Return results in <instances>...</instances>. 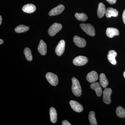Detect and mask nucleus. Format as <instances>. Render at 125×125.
I'll return each instance as SVG.
<instances>
[{
  "mask_svg": "<svg viewBox=\"0 0 125 125\" xmlns=\"http://www.w3.org/2000/svg\"><path fill=\"white\" fill-rule=\"evenodd\" d=\"M72 90L75 96L80 97L82 94V89L78 79L74 77L72 78Z\"/></svg>",
  "mask_w": 125,
  "mask_h": 125,
  "instance_id": "nucleus-1",
  "label": "nucleus"
},
{
  "mask_svg": "<svg viewBox=\"0 0 125 125\" xmlns=\"http://www.w3.org/2000/svg\"><path fill=\"white\" fill-rule=\"evenodd\" d=\"M80 27L88 35L92 37L95 36V30L92 25L90 24H81Z\"/></svg>",
  "mask_w": 125,
  "mask_h": 125,
  "instance_id": "nucleus-2",
  "label": "nucleus"
},
{
  "mask_svg": "<svg viewBox=\"0 0 125 125\" xmlns=\"http://www.w3.org/2000/svg\"><path fill=\"white\" fill-rule=\"evenodd\" d=\"M62 28V25L58 23H54L48 29V34L49 36L52 37L55 35Z\"/></svg>",
  "mask_w": 125,
  "mask_h": 125,
  "instance_id": "nucleus-3",
  "label": "nucleus"
},
{
  "mask_svg": "<svg viewBox=\"0 0 125 125\" xmlns=\"http://www.w3.org/2000/svg\"><path fill=\"white\" fill-rule=\"evenodd\" d=\"M46 77L47 80L51 85L52 86H55L58 84V76L55 74L51 72H48L46 74Z\"/></svg>",
  "mask_w": 125,
  "mask_h": 125,
  "instance_id": "nucleus-4",
  "label": "nucleus"
},
{
  "mask_svg": "<svg viewBox=\"0 0 125 125\" xmlns=\"http://www.w3.org/2000/svg\"><path fill=\"white\" fill-rule=\"evenodd\" d=\"M88 58L84 56H78L74 58L73 60V63L75 65L81 66L87 64L88 62Z\"/></svg>",
  "mask_w": 125,
  "mask_h": 125,
  "instance_id": "nucleus-5",
  "label": "nucleus"
},
{
  "mask_svg": "<svg viewBox=\"0 0 125 125\" xmlns=\"http://www.w3.org/2000/svg\"><path fill=\"white\" fill-rule=\"evenodd\" d=\"M112 93V90L110 88H106L103 92V101L106 104H110L111 103V96Z\"/></svg>",
  "mask_w": 125,
  "mask_h": 125,
  "instance_id": "nucleus-6",
  "label": "nucleus"
},
{
  "mask_svg": "<svg viewBox=\"0 0 125 125\" xmlns=\"http://www.w3.org/2000/svg\"><path fill=\"white\" fill-rule=\"evenodd\" d=\"M65 42L63 40H61L56 47L55 52L58 56H61L64 53L65 51Z\"/></svg>",
  "mask_w": 125,
  "mask_h": 125,
  "instance_id": "nucleus-7",
  "label": "nucleus"
},
{
  "mask_svg": "<svg viewBox=\"0 0 125 125\" xmlns=\"http://www.w3.org/2000/svg\"><path fill=\"white\" fill-rule=\"evenodd\" d=\"M64 9L65 7L63 5H59L56 7L52 9L51 10L49 11V15L50 16L58 15L61 13Z\"/></svg>",
  "mask_w": 125,
  "mask_h": 125,
  "instance_id": "nucleus-8",
  "label": "nucleus"
},
{
  "mask_svg": "<svg viewBox=\"0 0 125 125\" xmlns=\"http://www.w3.org/2000/svg\"><path fill=\"white\" fill-rule=\"evenodd\" d=\"M101 84L98 82L92 83L90 84V88L95 91L96 95L98 97H101L102 94V89L101 86Z\"/></svg>",
  "mask_w": 125,
  "mask_h": 125,
  "instance_id": "nucleus-9",
  "label": "nucleus"
},
{
  "mask_svg": "<svg viewBox=\"0 0 125 125\" xmlns=\"http://www.w3.org/2000/svg\"><path fill=\"white\" fill-rule=\"evenodd\" d=\"M73 42L75 45L79 47L83 48L86 46V42L85 39L78 36H74Z\"/></svg>",
  "mask_w": 125,
  "mask_h": 125,
  "instance_id": "nucleus-10",
  "label": "nucleus"
},
{
  "mask_svg": "<svg viewBox=\"0 0 125 125\" xmlns=\"http://www.w3.org/2000/svg\"><path fill=\"white\" fill-rule=\"evenodd\" d=\"M70 105L74 111L80 113L83 111V107L80 104L76 101L72 100L70 102Z\"/></svg>",
  "mask_w": 125,
  "mask_h": 125,
  "instance_id": "nucleus-11",
  "label": "nucleus"
},
{
  "mask_svg": "<svg viewBox=\"0 0 125 125\" xmlns=\"http://www.w3.org/2000/svg\"><path fill=\"white\" fill-rule=\"evenodd\" d=\"M98 76L97 73L95 71H92L87 75L86 79L90 83H94L98 79Z\"/></svg>",
  "mask_w": 125,
  "mask_h": 125,
  "instance_id": "nucleus-12",
  "label": "nucleus"
},
{
  "mask_svg": "<svg viewBox=\"0 0 125 125\" xmlns=\"http://www.w3.org/2000/svg\"><path fill=\"white\" fill-rule=\"evenodd\" d=\"M117 55L116 52L114 50H111L108 52L107 55V58L109 62L112 64L115 65L116 64V61L115 57Z\"/></svg>",
  "mask_w": 125,
  "mask_h": 125,
  "instance_id": "nucleus-13",
  "label": "nucleus"
},
{
  "mask_svg": "<svg viewBox=\"0 0 125 125\" xmlns=\"http://www.w3.org/2000/svg\"><path fill=\"white\" fill-rule=\"evenodd\" d=\"M106 33L107 36L110 38L119 35V31L118 30L113 28H107Z\"/></svg>",
  "mask_w": 125,
  "mask_h": 125,
  "instance_id": "nucleus-14",
  "label": "nucleus"
},
{
  "mask_svg": "<svg viewBox=\"0 0 125 125\" xmlns=\"http://www.w3.org/2000/svg\"><path fill=\"white\" fill-rule=\"evenodd\" d=\"M118 14V11L116 9H113L111 7H108L106 10L105 15L107 18H110L111 17H117Z\"/></svg>",
  "mask_w": 125,
  "mask_h": 125,
  "instance_id": "nucleus-15",
  "label": "nucleus"
},
{
  "mask_svg": "<svg viewBox=\"0 0 125 125\" xmlns=\"http://www.w3.org/2000/svg\"><path fill=\"white\" fill-rule=\"evenodd\" d=\"M38 51L42 55H45L47 53V45L42 40H40L38 47Z\"/></svg>",
  "mask_w": 125,
  "mask_h": 125,
  "instance_id": "nucleus-16",
  "label": "nucleus"
},
{
  "mask_svg": "<svg viewBox=\"0 0 125 125\" xmlns=\"http://www.w3.org/2000/svg\"><path fill=\"white\" fill-rule=\"evenodd\" d=\"M106 7L105 5L102 2H100L98 4V8L97 11V14L98 18H101L103 17L106 12Z\"/></svg>",
  "mask_w": 125,
  "mask_h": 125,
  "instance_id": "nucleus-17",
  "label": "nucleus"
},
{
  "mask_svg": "<svg viewBox=\"0 0 125 125\" xmlns=\"http://www.w3.org/2000/svg\"><path fill=\"white\" fill-rule=\"evenodd\" d=\"M36 9V6L33 4H27L24 6L22 8L23 11L28 13H33Z\"/></svg>",
  "mask_w": 125,
  "mask_h": 125,
  "instance_id": "nucleus-18",
  "label": "nucleus"
},
{
  "mask_svg": "<svg viewBox=\"0 0 125 125\" xmlns=\"http://www.w3.org/2000/svg\"><path fill=\"white\" fill-rule=\"evenodd\" d=\"M100 84L101 86L104 88H106L108 85V80L106 78L105 74L104 73H101L99 75Z\"/></svg>",
  "mask_w": 125,
  "mask_h": 125,
  "instance_id": "nucleus-19",
  "label": "nucleus"
},
{
  "mask_svg": "<svg viewBox=\"0 0 125 125\" xmlns=\"http://www.w3.org/2000/svg\"><path fill=\"white\" fill-rule=\"evenodd\" d=\"M50 115L52 122L53 123H56L57 121V113L54 108L52 107L50 108Z\"/></svg>",
  "mask_w": 125,
  "mask_h": 125,
  "instance_id": "nucleus-20",
  "label": "nucleus"
},
{
  "mask_svg": "<svg viewBox=\"0 0 125 125\" xmlns=\"http://www.w3.org/2000/svg\"><path fill=\"white\" fill-rule=\"evenodd\" d=\"M88 117L90 125H97V123L96 117H95V113L94 112H90Z\"/></svg>",
  "mask_w": 125,
  "mask_h": 125,
  "instance_id": "nucleus-21",
  "label": "nucleus"
},
{
  "mask_svg": "<svg viewBox=\"0 0 125 125\" xmlns=\"http://www.w3.org/2000/svg\"><path fill=\"white\" fill-rule=\"evenodd\" d=\"M29 29V28L28 26H25L23 25H20L15 28V31L16 33H21L26 32Z\"/></svg>",
  "mask_w": 125,
  "mask_h": 125,
  "instance_id": "nucleus-22",
  "label": "nucleus"
},
{
  "mask_svg": "<svg viewBox=\"0 0 125 125\" xmlns=\"http://www.w3.org/2000/svg\"><path fill=\"white\" fill-rule=\"evenodd\" d=\"M116 114L118 117L125 118V109L122 107L118 106L116 109Z\"/></svg>",
  "mask_w": 125,
  "mask_h": 125,
  "instance_id": "nucleus-23",
  "label": "nucleus"
},
{
  "mask_svg": "<svg viewBox=\"0 0 125 125\" xmlns=\"http://www.w3.org/2000/svg\"><path fill=\"white\" fill-rule=\"evenodd\" d=\"M24 54L27 60L31 61L32 60V56L30 49L28 48H26L24 50Z\"/></svg>",
  "mask_w": 125,
  "mask_h": 125,
  "instance_id": "nucleus-24",
  "label": "nucleus"
},
{
  "mask_svg": "<svg viewBox=\"0 0 125 125\" xmlns=\"http://www.w3.org/2000/svg\"><path fill=\"white\" fill-rule=\"evenodd\" d=\"M75 16L78 20L82 21H85L88 19V17L85 14L83 13H76L75 14Z\"/></svg>",
  "mask_w": 125,
  "mask_h": 125,
  "instance_id": "nucleus-25",
  "label": "nucleus"
},
{
  "mask_svg": "<svg viewBox=\"0 0 125 125\" xmlns=\"http://www.w3.org/2000/svg\"><path fill=\"white\" fill-rule=\"evenodd\" d=\"M62 125H71V124L69 123L68 121L64 120L62 122Z\"/></svg>",
  "mask_w": 125,
  "mask_h": 125,
  "instance_id": "nucleus-26",
  "label": "nucleus"
},
{
  "mask_svg": "<svg viewBox=\"0 0 125 125\" xmlns=\"http://www.w3.org/2000/svg\"><path fill=\"white\" fill-rule=\"evenodd\" d=\"M109 4H115L116 2V0H106Z\"/></svg>",
  "mask_w": 125,
  "mask_h": 125,
  "instance_id": "nucleus-27",
  "label": "nucleus"
},
{
  "mask_svg": "<svg viewBox=\"0 0 125 125\" xmlns=\"http://www.w3.org/2000/svg\"><path fill=\"white\" fill-rule=\"evenodd\" d=\"M122 19H123V22L125 25V10L123 11V14H122Z\"/></svg>",
  "mask_w": 125,
  "mask_h": 125,
  "instance_id": "nucleus-28",
  "label": "nucleus"
},
{
  "mask_svg": "<svg viewBox=\"0 0 125 125\" xmlns=\"http://www.w3.org/2000/svg\"><path fill=\"white\" fill-rule=\"evenodd\" d=\"M2 18L1 16H0V24H1L2 23Z\"/></svg>",
  "mask_w": 125,
  "mask_h": 125,
  "instance_id": "nucleus-29",
  "label": "nucleus"
},
{
  "mask_svg": "<svg viewBox=\"0 0 125 125\" xmlns=\"http://www.w3.org/2000/svg\"><path fill=\"white\" fill-rule=\"evenodd\" d=\"M3 42H4V41L2 39H0V44L1 45V44L3 43Z\"/></svg>",
  "mask_w": 125,
  "mask_h": 125,
  "instance_id": "nucleus-30",
  "label": "nucleus"
},
{
  "mask_svg": "<svg viewBox=\"0 0 125 125\" xmlns=\"http://www.w3.org/2000/svg\"><path fill=\"white\" fill-rule=\"evenodd\" d=\"M123 76H124V78H125V71L123 73Z\"/></svg>",
  "mask_w": 125,
  "mask_h": 125,
  "instance_id": "nucleus-31",
  "label": "nucleus"
}]
</instances>
